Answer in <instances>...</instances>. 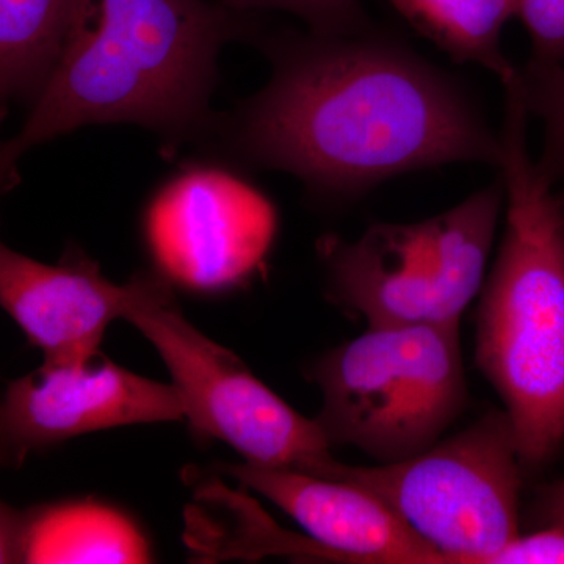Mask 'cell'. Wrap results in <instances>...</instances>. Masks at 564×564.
I'll return each mask as SVG.
<instances>
[{"label":"cell","instance_id":"obj_1","mask_svg":"<svg viewBox=\"0 0 564 564\" xmlns=\"http://www.w3.org/2000/svg\"><path fill=\"white\" fill-rule=\"evenodd\" d=\"M272 52V80L234 122V147L248 161L334 198L447 163L500 169V135L454 79L399 40L375 29L311 32Z\"/></svg>","mask_w":564,"mask_h":564},{"label":"cell","instance_id":"obj_2","mask_svg":"<svg viewBox=\"0 0 564 564\" xmlns=\"http://www.w3.org/2000/svg\"><path fill=\"white\" fill-rule=\"evenodd\" d=\"M245 13L206 0H99L66 47L24 128L2 148V180L36 144L88 124L133 122L166 140L206 129L223 44Z\"/></svg>","mask_w":564,"mask_h":564},{"label":"cell","instance_id":"obj_3","mask_svg":"<svg viewBox=\"0 0 564 564\" xmlns=\"http://www.w3.org/2000/svg\"><path fill=\"white\" fill-rule=\"evenodd\" d=\"M503 87L507 228L481 289L475 361L499 392L533 475L564 448V215L527 147L519 74Z\"/></svg>","mask_w":564,"mask_h":564},{"label":"cell","instance_id":"obj_4","mask_svg":"<svg viewBox=\"0 0 564 564\" xmlns=\"http://www.w3.org/2000/svg\"><path fill=\"white\" fill-rule=\"evenodd\" d=\"M310 375L329 445H352L381 464L429 451L466 410L459 323L369 326Z\"/></svg>","mask_w":564,"mask_h":564},{"label":"cell","instance_id":"obj_5","mask_svg":"<svg viewBox=\"0 0 564 564\" xmlns=\"http://www.w3.org/2000/svg\"><path fill=\"white\" fill-rule=\"evenodd\" d=\"M505 195L500 177L429 220L377 223L355 242L323 237L329 295L369 326L459 323L484 289Z\"/></svg>","mask_w":564,"mask_h":564},{"label":"cell","instance_id":"obj_6","mask_svg":"<svg viewBox=\"0 0 564 564\" xmlns=\"http://www.w3.org/2000/svg\"><path fill=\"white\" fill-rule=\"evenodd\" d=\"M295 470L364 486L392 507L447 564H485L521 534L524 467L507 411L489 410L421 455L377 467L326 454Z\"/></svg>","mask_w":564,"mask_h":564},{"label":"cell","instance_id":"obj_7","mask_svg":"<svg viewBox=\"0 0 564 564\" xmlns=\"http://www.w3.org/2000/svg\"><path fill=\"white\" fill-rule=\"evenodd\" d=\"M133 280L124 321L162 356L196 432L231 445L256 466L295 469L329 454L332 445L315 419L296 413L239 356L185 321L172 282L159 272Z\"/></svg>","mask_w":564,"mask_h":564},{"label":"cell","instance_id":"obj_8","mask_svg":"<svg viewBox=\"0 0 564 564\" xmlns=\"http://www.w3.org/2000/svg\"><path fill=\"white\" fill-rule=\"evenodd\" d=\"M276 210L263 193L217 166H193L155 193L144 239L158 272L193 292L229 291L261 269Z\"/></svg>","mask_w":564,"mask_h":564},{"label":"cell","instance_id":"obj_9","mask_svg":"<svg viewBox=\"0 0 564 564\" xmlns=\"http://www.w3.org/2000/svg\"><path fill=\"white\" fill-rule=\"evenodd\" d=\"M181 419L184 402L173 383L129 372L99 351L79 362H43L11 381L0 432L7 455L21 464L31 452L80 434Z\"/></svg>","mask_w":564,"mask_h":564},{"label":"cell","instance_id":"obj_10","mask_svg":"<svg viewBox=\"0 0 564 564\" xmlns=\"http://www.w3.org/2000/svg\"><path fill=\"white\" fill-rule=\"evenodd\" d=\"M225 473L285 511L322 558L359 564H447L422 534L364 486L282 467L243 463Z\"/></svg>","mask_w":564,"mask_h":564},{"label":"cell","instance_id":"obj_11","mask_svg":"<svg viewBox=\"0 0 564 564\" xmlns=\"http://www.w3.org/2000/svg\"><path fill=\"white\" fill-rule=\"evenodd\" d=\"M135 292L133 278L118 285L84 254L41 263L0 248V302L44 362L90 359L111 322L124 318Z\"/></svg>","mask_w":564,"mask_h":564},{"label":"cell","instance_id":"obj_12","mask_svg":"<svg viewBox=\"0 0 564 564\" xmlns=\"http://www.w3.org/2000/svg\"><path fill=\"white\" fill-rule=\"evenodd\" d=\"M2 563L151 562V547L124 511L98 500H66L28 511L2 510Z\"/></svg>","mask_w":564,"mask_h":564},{"label":"cell","instance_id":"obj_13","mask_svg":"<svg viewBox=\"0 0 564 564\" xmlns=\"http://www.w3.org/2000/svg\"><path fill=\"white\" fill-rule=\"evenodd\" d=\"M76 0H0V90L7 99H39L76 39Z\"/></svg>","mask_w":564,"mask_h":564},{"label":"cell","instance_id":"obj_14","mask_svg":"<svg viewBox=\"0 0 564 564\" xmlns=\"http://www.w3.org/2000/svg\"><path fill=\"white\" fill-rule=\"evenodd\" d=\"M415 32L456 63H477L505 84L518 73L503 55L505 24L516 0H388Z\"/></svg>","mask_w":564,"mask_h":564},{"label":"cell","instance_id":"obj_15","mask_svg":"<svg viewBox=\"0 0 564 564\" xmlns=\"http://www.w3.org/2000/svg\"><path fill=\"white\" fill-rule=\"evenodd\" d=\"M527 109L544 124V144L538 170L555 185L564 180V65L529 62L519 70Z\"/></svg>","mask_w":564,"mask_h":564},{"label":"cell","instance_id":"obj_16","mask_svg":"<svg viewBox=\"0 0 564 564\" xmlns=\"http://www.w3.org/2000/svg\"><path fill=\"white\" fill-rule=\"evenodd\" d=\"M228 9L250 13L252 10H284L302 18L317 35H358L372 31V21L361 0H220Z\"/></svg>","mask_w":564,"mask_h":564},{"label":"cell","instance_id":"obj_17","mask_svg":"<svg viewBox=\"0 0 564 564\" xmlns=\"http://www.w3.org/2000/svg\"><path fill=\"white\" fill-rule=\"evenodd\" d=\"M516 18L524 22L536 65L564 63V0H516Z\"/></svg>","mask_w":564,"mask_h":564},{"label":"cell","instance_id":"obj_18","mask_svg":"<svg viewBox=\"0 0 564 564\" xmlns=\"http://www.w3.org/2000/svg\"><path fill=\"white\" fill-rule=\"evenodd\" d=\"M485 564H564V527H543L518 538Z\"/></svg>","mask_w":564,"mask_h":564},{"label":"cell","instance_id":"obj_19","mask_svg":"<svg viewBox=\"0 0 564 564\" xmlns=\"http://www.w3.org/2000/svg\"><path fill=\"white\" fill-rule=\"evenodd\" d=\"M530 524L534 529L564 527V478L536 489L530 507Z\"/></svg>","mask_w":564,"mask_h":564},{"label":"cell","instance_id":"obj_20","mask_svg":"<svg viewBox=\"0 0 564 564\" xmlns=\"http://www.w3.org/2000/svg\"><path fill=\"white\" fill-rule=\"evenodd\" d=\"M76 2L77 13H79V29H77L76 35L77 39V36H79L82 32L87 31V29L90 28L91 22L95 21L99 0H76ZM73 41H70V43H73Z\"/></svg>","mask_w":564,"mask_h":564},{"label":"cell","instance_id":"obj_21","mask_svg":"<svg viewBox=\"0 0 564 564\" xmlns=\"http://www.w3.org/2000/svg\"><path fill=\"white\" fill-rule=\"evenodd\" d=\"M558 202H560V206H562V210H563V215H564V192L558 193Z\"/></svg>","mask_w":564,"mask_h":564}]
</instances>
